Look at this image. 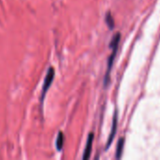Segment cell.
<instances>
[{
    "instance_id": "cell-7",
    "label": "cell",
    "mask_w": 160,
    "mask_h": 160,
    "mask_svg": "<svg viewBox=\"0 0 160 160\" xmlns=\"http://www.w3.org/2000/svg\"><path fill=\"white\" fill-rule=\"evenodd\" d=\"M106 22H107V24L108 25V27L110 29H113V27H114V19L112 18V16H111V14L109 12L107 13V15H106Z\"/></svg>"
},
{
    "instance_id": "cell-4",
    "label": "cell",
    "mask_w": 160,
    "mask_h": 160,
    "mask_svg": "<svg viewBox=\"0 0 160 160\" xmlns=\"http://www.w3.org/2000/svg\"><path fill=\"white\" fill-rule=\"evenodd\" d=\"M92 142H93V133H90L88 140H87L86 147L84 150V155H83L84 160L89 159L91 157V149H92Z\"/></svg>"
},
{
    "instance_id": "cell-6",
    "label": "cell",
    "mask_w": 160,
    "mask_h": 160,
    "mask_svg": "<svg viewBox=\"0 0 160 160\" xmlns=\"http://www.w3.org/2000/svg\"><path fill=\"white\" fill-rule=\"evenodd\" d=\"M63 143H64V136L62 132H59L56 141V147L58 151H60L63 147Z\"/></svg>"
},
{
    "instance_id": "cell-1",
    "label": "cell",
    "mask_w": 160,
    "mask_h": 160,
    "mask_svg": "<svg viewBox=\"0 0 160 160\" xmlns=\"http://www.w3.org/2000/svg\"><path fill=\"white\" fill-rule=\"evenodd\" d=\"M120 40H121V34L117 33L113 37L112 41L110 43V47L112 48V52H111V54H110V56L108 57V68H107V73H106V76H105V85L106 86L108 85V81H109V74H110V71H111V68H112V66H113V63H114V59L116 57V53H117V51H118V46H119Z\"/></svg>"
},
{
    "instance_id": "cell-3",
    "label": "cell",
    "mask_w": 160,
    "mask_h": 160,
    "mask_svg": "<svg viewBox=\"0 0 160 160\" xmlns=\"http://www.w3.org/2000/svg\"><path fill=\"white\" fill-rule=\"evenodd\" d=\"M117 126H118V112H117V111H115L114 116H113V121H112V128H111L110 134H109V136H108V142H107L106 149H108L109 146L111 145L112 142H113V139H114V137H115V135H116Z\"/></svg>"
},
{
    "instance_id": "cell-2",
    "label": "cell",
    "mask_w": 160,
    "mask_h": 160,
    "mask_svg": "<svg viewBox=\"0 0 160 160\" xmlns=\"http://www.w3.org/2000/svg\"><path fill=\"white\" fill-rule=\"evenodd\" d=\"M54 77H55V69L53 68H49L48 71H47V74L45 76V79H44V82H43V85H42V90H41V101L42 102L43 99H44V97L48 91V89L50 88L52 82H53V80H54Z\"/></svg>"
},
{
    "instance_id": "cell-5",
    "label": "cell",
    "mask_w": 160,
    "mask_h": 160,
    "mask_svg": "<svg viewBox=\"0 0 160 160\" xmlns=\"http://www.w3.org/2000/svg\"><path fill=\"white\" fill-rule=\"evenodd\" d=\"M124 146V139L122 138V139L119 140L118 144H117V148H116V158H117V159L121 158V157H122V155H123Z\"/></svg>"
}]
</instances>
